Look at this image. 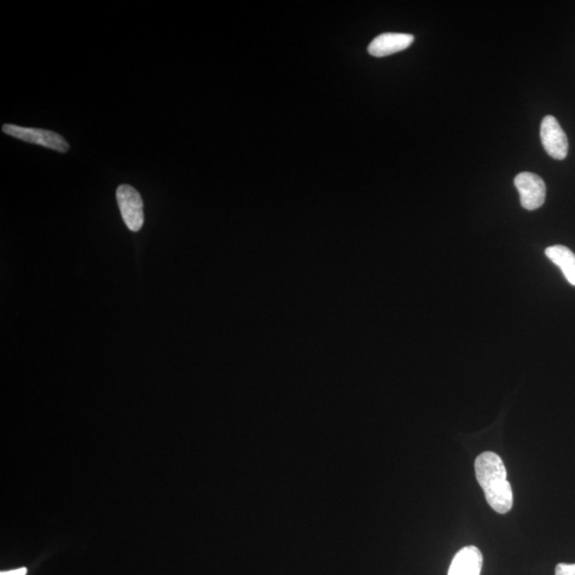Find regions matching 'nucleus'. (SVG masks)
<instances>
[{
  "label": "nucleus",
  "instance_id": "nucleus-10",
  "mask_svg": "<svg viewBox=\"0 0 575 575\" xmlns=\"http://www.w3.org/2000/svg\"><path fill=\"white\" fill-rule=\"evenodd\" d=\"M0 575H27V568L24 567L15 569V571H2Z\"/></svg>",
  "mask_w": 575,
  "mask_h": 575
},
{
  "label": "nucleus",
  "instance_id": "nucleus-4",
  "mask_svg": "<svg viewBox=\"0 0 575 575\" xmlns=\"http://www.w3.org/2000/svg\"><path fill=\"white\" fill-rule=\"evenodd\" d=\"M515 185L520 194L521 205L526 211H536L544 204L547 187L544 179L536 174H518L515 178Z\"/></svg>",
  "mask_w": 575,
  "mask_h": 575
},
{
  "label": "nucleus",
  "instance_id": "nucleus-1",
  "mask_svg": "<svg viewBox=\"0 0 575 575\" xmlns=\"http://www.w3.org/2000/svg\"><path fill=\"white\" fill-rule=\"evenodd\" d=\"M475 474L490 508L499 514L508 513L513 508V490L501 457L493 452L481 453L475 461Z\"/></svg>",
  "mask_w": 575,
  "mask_h": 575
},
{
  "label": "nucleus",
  "instance_id": "nucleus-3",
  "mask_svg": "<svg viewBox=\"0 0 575 575\" xmlns=\"http://www.w3.org/2000/svg\"><path fill=\"white\" fill-rule=\"evenodd\" d=\"M116 200L121 218L131 231H139L144 224L143 201L140 193L130 184H121Z\"/></svg>",
  "mask_w": 575,
  "mask_h": 575
},
{
  "label": "nucleus",
  "instance_id": "nucleus-2",
  "mask_svg": "<svg viewBox=\"0 0 575 575\" xmlns=\"http://www.w3.org/2000/svg\"><path fill=\"white\" fill-rule=\"evenodd\" d=\"M3 131L5 135L19 139V140L38 144L40 147L48 148L56 152L67 153L69 149V144L66 139L59 135V133L37 130V128H26L16 126L13 124H4L3 126Z\"/></svg>",
  "mask_w": 575,
  "mask_h": 575
},
{
  "label": "nucleus",
  "instance_id": "nucleus-7",
  "mask_svg": "<svg viewBox=\"0 0 575 575\" xmlns=\"http://www.w3.org/2000/svg\"><path fill=\"white\" fill-rule=\"evenodd\" d=\"M481 567L483 554L474 545H470L457 552L447 575H481Z\"/></svg>",
  "mask_w": 575,
  "mask_h": 575
},
{
  "label": "nucleus",
  "instance_id": "nucleus-5",
  "mask_svg": "<svg viewBox=\"0 0 575 575\" xmlns=\"http://www.w3.org/2000/svg\"><path fill=\"white\" fill-rule=\"evenodd\" d=\"M540 138L545 152L552 158L563 160L568 155L569 142L565 131L553 115L544 116L540 127Z\"/></svg>",
  "mask_w": 575,
  "mask_h": 575
},
{
  "label": "nucleus",
  "instance_id": "nucleus-6",
  "mask_svg": "<svg viewBox=\"0 0 575 575\" xmlns=\"http://www.w3.org/2000/svg\"><path fill=\"white\" fill-rule=\"evenodd\" d=\"M414 40L415 37L409 33H382L372 40L368 51L376 58L387 57L408 49Z\"/></svg>",
  "mask_w": 575,
  "mask_h": 575
},
{
  "label": "nucleus",
  "instance_id": "nucleus-8",
  "mask_svg": "<svg viewBox=\"0 0 575 575\" xmlns=\"http://www.w3.org/2000/svg\"><path fill=\"white\" fill-rule=\"evenodd\" d=\"M547 257L559 266L569 283L575 287V255L566 247L554 246L545 249Z\"/></svg>",
  "mask_w": 575,
  "mask_h": 575
},
{
  "label": "nucleus",
  "instance_id": "nucleus-9",
  "mask_svg": "<svg viewBox=\"0 0 575 575\" xmlns=\"http://www.w3.org/2000/svg\"><path fill=\"white\" fill-rule=\"evenodd\" d=\"M555 575H575V563H559L555 569Z\"/></svg>",
  "mask_w": 575,
  "mask_h": 575
}]
</instances>
